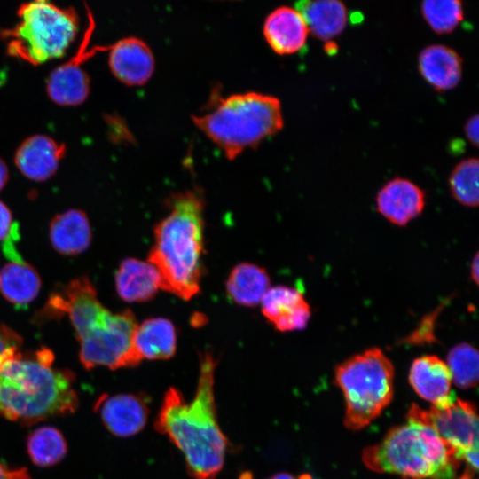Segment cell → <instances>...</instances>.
<instances>
[{
	"label": "cell",
	"mask_w": 479,
	"mask_h": 479,
	"mask_svg": "<svg viewBox=\"0 0 479 479\" xmlns=\"http://www.w3.org/2000/svg\"><path fill=\"white\" fill-rule=\"evenodd\" d=\"M215 368L213 356L203 354L194 398L186 402L179 390L169 388L154 422L155 429L167 435L183 452L188 472L195 479H215L224 466L228 445L216 419Z\"/></svg>",
	"instance_id": "cell-1"
},
{
	"label": "cell",
	"mask_w": 479,
	"mask_h": 479,
	"mask_svg": "<svg viewBox=\"0 0 479 479\" xmlns=\"http://www.w3.org/2000/svg\"><path fill=\"white\" fill-rule=\"evenodd\" d=\"M53 353L43 348L8 353L0 363V415L24 425L74 412L78 397L75 374L53 366Z\"/></svg>",
	"instance_id": "cell-2"
},
{
	"label": "cell",
	"mask_w": 479,
	"mask_h": 479,
	"mask_svg": "<svg viewBox=\"0 0 479 479\" xmlns=\"http://www.w3.org/2000/svg\"><path fill=\"white\" fill-rule=\"evenodd\" d=\"M169 213L154 228L148 262L161 278V288L184 300L200 290L204 250V199L196 189L169 198Z\"/></svg>",
	"instance_id": "cell-3"
},
{
	"label": "cell",
	"mask_w": 479,
	"mask_h": 479,
	"mask_svg": "<svg viewBox=\"0 0 479 479\" xmlns=\"http://www.w3.org/2000/svg\"><path fill=\"white\" fill-rule=\"evenodd\" d=\"M192 122L229 160L276 134L284 124L279 99L257 92L224 98L214 92L207 110L192 116Z\"/></svg>",
	"instance_id": "cell-4"
},
{
	"label": "cell",
	"mask_w": 479,
	"mask_h": 479,
	"mask_svg": "<svg viewBox=\"0 0 479 479\" xmlns=\"http://www.w3.org/2000/svg\"><path fill=\"white\" fill-rule=\"evenodd\" d=\"M362 458L374 472L411 479H452L461 463L434 429L410 420L390 429L379 444L365 448Z\"/></svg>",
	"instance_id": "cell-5"
},
{
	"label": "cell",
	"mask_w": 479,
	"mask_h": 479,
	"mask_svg": "<svg viewBox=\"0 0 479 479\" xmlns=\"http://www.w3.org/2000/svg\"><path fill=\"white\" fill-rule=\"evenodd\" d=\"M18 21L0 29L9 55L33 65L62 56L79 31V17L73 7H60L46 0L23 3Z\"/></svg>",
	"instance_id": "cell-6"
},
{
	"label": "cell",
	"mask_w": 479,
	"mask_h": 479,
	"mask_svg": "<svg viewBox=\"0 0 479 479\" xmlns=\"http://www.w3.org/2000/svg\"><path fill=\"white\" fill-rule=\"evenodd\" d=\"M394 368L378 348L369 349L340 364L335 379L344 394V424L357 430L377 418L393 397Z\"/></svg>",
	"instance_id": "cell-7"
},
{
	"label": "cell",
	"mask_w": 479,
	"mask_h": 479,
	"mask_svg": "<svg viewBox=\"0 0 479 479\" xmlns=\"http://www.w3.org/2000/svg\"><path fill=\"white\" fill-rule=\"evenodd\" d=\"M137 324L131 310L111 311L90 332L78 340L80 360L86 369L104 365L110 369L137 365L133 335Z\"/></svg>",
	"instance_id": "cell-8"
},
{
	"label": "cell",
	"mask_w": 479,
	"mask_h": 479,
	"mask_svg": "<svg viewBox=\"0 0 479 479\" xmlns=\"http://www.w3.org/2000/svg\"><path fill=\"white\" fill-rule=\"evenodd\" d=\"M408 420L434 429L460 462L466 452L478 449V417L475 406L467 401L456 398L446 408L431 406L428 411L412 404L408 412Z\"/></svg>",
	"instance_id": "cell-9"
},
{
	"label": "cell",
	"mask_w": 479,
	"mask_h": 479,
	"mask_svg": "<svg viewBox=\"0 0 479 479\" xmlns=\"http://www.w3.org/2000/svg\"><path fill=\"white\" fill-rule=\"evenodd\" d=\"M85 8L87 27L76 52L67 61L55 67L46 79V91L49 98L60 106H77L88 98L90 79L82 65L98 51L108 49V45L89 47L95 20L88 5Z\"/></svg>",
	"instance_id": "cell-10"
},
{
	"label": "cell",
	"mask_w": 479,
	"mask_h": 479,
	"mask_svg": "<svg viewBox=\"0 0 479 479\" xmlns=\"http://www.w3.org/2000/svg\"><path fill=\"white\" fill-rule=\"evenodd\" d=\"M98 300L97 292L87 277H79L52 292L43 310L50 318L67 314L80 340L94 329L108 314Z\"/></svg>",
	"instance_id": "cell-11"
},
{
	"label": "cell",
	"mask_w": 479,
	"mask_h": 479,
	"mask_svg": "<svg viewBox=\"0 0 479 479\" xmlns=\"http://www.w3.org/2000/svg\"><path fill=\"white\" fill-rule=\"evenodd\" d=\"M95 411L107 430L120 437L140 432L148 417L145 400L133 394H104L96 401Z\"/></svg>",
	"instance_id": "cell-12"
},
{
	"label": "cell",
	"mask_w": 479,
	"mask_h": 479,
	"mask_svg": "<svg viewBox=\"0 0 479 479\" xmlns=\"http://www.w3.org/2000/svg\"><path fill=\"white\" fill-rule=\"evenodd\" d=\"M108 64L114 75L127 85H143L154 70V58L141 39L129 36L109 44Z\"/></svg>",
	"instance_id": "cell-13"
},
{
	"label": "cell",
	"mask_w": 479,
	"mask_h": 479,
	"mask_svg": "<svg viewBox=\"0 0 479 479\" xmlns=\"http://www.w3.org/2000/svg\"><path fill=\"white\" fill-rule=\"evenodd\" d=\"M66 145L45 134L27 137L18 146L14 163L27 178L44 181L58 170Z\"/></svg>",
	"instance_id": "cell-14"
},
{
	"label": "cell",
	"mask_w": 479,
	"mask_h": 479,
	"mask_svg": "<svg viewBox=\"0 0 479 479\" xmlns=\"http://www.w3.org/2000/svg\"><path fill=\"white\" fill-rule=\"evenodd\" d=\"M262 312L279 331L305 328L310 318V307L303 294L287 286L270 287L261 301Z\"/></svg>",
	"instance_id": "cell-15"
},
{
	"label": "cell",
	"mask_w": 479,
	"mask_h": 479,
	"mask_svg": "<svg viewBox=\"0 0 479 479\" xmlns=\"http://www.w3.org/2000/svg\"><path fill=\"white\" fill-rule=\"evenodd\" d=\"M409 381L416 393L430 402L432 407L444 409L456 400L449 368L436 356L416 358L410 368Z\"/></svg>",
	"instance_id": "cell-16"
},
{
	"label": "cell",
	"mask_w": 479,
	"mask_h": 479,
	"mask_svg": "<svg viewBox=\"0 0 479 479\" xmlns=\"http://www.w3.org/2000/svg\"><path fill=\"white\" fill-rule=\"evenodd\" d=\"M425 203V192L412 181L402 177L386 183L376 197L378 211L398 226H404L420 216Z\"/></svg>",
	"instance_id": "cell-17"
},
{
	"label": "cell",
	"mask_w": 479,
	"mask_h": 479,
	"mask_svg": "<svg viewBox=\"0 0 479 479\" xmlns=\"http://www.w3.org/2000/svg\"><path fill=\"white\" fill-rule=\"evenodd\" d=\"M263 32L270 47L279 55L300 51L305 45L309 29L301 13L289 6L273 10L265 19Z\"/></svg>",
	"instance_id": "cell-18"
},
{
	"label": "cell",
	"mask_w": 479,
	"mask_h": 479,
	"mask_svg": "<svg viewBox=\"0 0 479 479\" xmlns=\"http://www.w3.org/2000/svg\"><path fill=\"white\" fill-rule=\"evenodd\" d=\"M422 77L435 90L446 91L456 87L462 76V59L453 49L443 44L424 48L418 59Z\"/></svg>",
	"instance_id": "cell-19"
},
{
	"label": "cell",
	"mask_w": 479,
	"mask_h": 479,
	"mask_svg": "<svg viewBox=\"0 0 479 479\" xmlns=\"http://www.w3.org/2000/svg\"><path fill=\"white\" fill-rule=\"evenodd\" d=\"M115 287L120 298L129 302H142L154 297L161 288V278L153 264L135 258H126L115 274Z\"/></svg>",
	"instance_id": "cell-20"
},
{
	"label": "cell",
	"mask_w": 479,
	"mask_h": 479,
	"mask_svg": "<svg viewBox=\"0 0 479 479\" xmlns=\"http://www.w3.org/2000/svg\"><path fill=\"white\" fill-rule=\"evenodd\" d=\"M133 347L142 361L168 359L177 349V331L174 324L164 318H152L137 325L133 335Z\"/></svg>",
	"instance_id": "cell-21"
},
{
	"label": "cell",
	"mask_w": 479,
	"mask_h": 479,
	"mask_svg": "<svg viewBox=\"0 0 479 479\" xmlns=\"http://www.w3.org/2000/svg\"><path fill=\"white\" fill-rule=\"evenodd\" d=\"M49 237L53 248L64 255L85 251L91 241V230L86 214L69 209L57 215L50 224Z\"/></svg>",
	"instance_id": "cell-22"
},
{
	"label": "cell",
	"mask_w": 479,
	"mask_h": 479,
	"mask_svg": "<svg viewBox=\"0 0 479 479\" xmlns=\"http://www.w3.org/2000/svg\"><path fill=\"white\" fill-rule=\"evenodd\" d=\"M302 16L309 32L320 40L329 41L345 28L348 11L336 0L300 1L294 7Z\"/></svg>",
	"instance_id": "cell-23"
},
{
	"label": "cell",
	"mask_w": 479,
	"mask_h": 479,
	"mask_svg": "<svg viewBox=\"0 0 479 479\" xmlns=\"http://www.w3.org/2000/svg\"><path fill=\"white\" fill-rule=\"evenodd\" d=\"M229 298L235 303L253 307L259 303L270 288L267 271L250 263L237 264L231 271L225 284Z\"/></svg>",
	"instance_id": "cell-24"
},
{
	"label": "cell",
	"mask_w": 479,
	"mask_h": 479,
	"mask_svg": "<svg viewBox=\"0 0 479 479\" xmlns=\"http://www.w3.org/2000/svg\"><path fill=\"white\" fill-rule=\"evenodd\" d=\"M41 288L37 271L24 260L10 262L0 271V291L17 309H25Z\"/></svg>",
	"instance_id": "cell-25"
},
{
	"label": "cell",
	"mask_w": 479,
	"mask_h": 479,
	"mask_svg": "<svg viewBox=\"0 0 479 479\" xmlns=\"http://www.w3.org/2000/svg\"><path fill=\"white\" fill-rule=\"evenodd\" d=\"M27 452L34 464L48 467L64 459L67 452V444L59 429L43 426L35 428L28 435Z\"/></svg>",
	"instance_id": "cell-26"
},
{
	"label": "cell",
	"mask_w": 479,
	"mask_h": 479,
	"mask_svg": "<svg viewBox=\"0 0 479 479\" xmlns=\"http://www.w3.org/2000/svg\"><path fill=\"white\" fill-rule=\"evenodd\" d=\"M478 171L477 158H467L460 161L450 175L449 185L452 195L463 206L469 208L478 206Z\"/></svg>",
	"instance_id": "cell-27"
},
{
	"label": "cell",
	"mask_w": 479,
	"mask_h": 479,
	"mask_svg": "<svg viewBox=\"0 0 479 479\" xmlns=\"http://www.w3.org/2000/svg\"><path fill=\"white\" fill-rule=\"evenodd\" d=\"M446 365L456 386L465 389L476 386L479 355L475 347L467 342L457 344L449 351Z\"/></svg>",
	"instance_id": "cell-28"
},
{
	"label": "cell",
	"mask_w": 479,
	"mask_h": 479,
	"mask_svg": "<svg viewBox=\"0 0 479 479\" xmlns=\"http://www.w3.org/2000/svg\"><path fill=\"white\" fill-rule=\"evenodd\" d=\"M420 9L430 28L440 35L452 32L464 16L463 6L459 0H427L421 3Z\"/></svg>",
	"instance_id": "cell-29"
},
{
	"label": "cell",
	"mask_w": 479,
	"mask_h": 479,
	"mask_svg": "<svg viewBox=\"0 0 479 479\" xmlns=\"http://www.w3.org/2000/svg\"><path fill=\"white\" fill-rule=\"evenodd\" d=\"M438 313L436 310L423 318L420 325L405 339V342L412 344H425L435 342L434 328Z\"/></svg>",
	"instance_id": "cell-30"
},
{
	"label": "cell",
	"mask_w": 479,
	"mask_h": 479,
	"mask_svg": "<svg viewBox=\"0 0 479 479\" xmlns=\"http://www.w3.org/2000/svg\"><path fill=\"white\" fill-rule=\"evenodd\" d=\"M22 342L20 336L12 328L0 325V363L10 352L19 350Z\"/></svg>",
	"instance_id": "cell-31"
},
{
	"label": "cell",
	"mask_w": 479,
	"mask_h": 479,
	"mask_svg": "<svg viewBox=\"0 0 479 479\" xmlns=\"http://www.w3.org/2000/svg\"><path fill=\"white\" fill-rule=\"evenodd\" d=\"M17 222H12V215L8 207L0 200V241H4L12 233Z\"/></svg>",
	"instance_id": "cell-32"
},
{
	"label": "cell",
	"mask_w": 479,
	"mask_h": 479,
	"mask_svg": "<svg viewBox=\"0 0 479 479\" xmlns=\"http://www.w3.org/2000/svg\"><path fill=\"white\" fill-rule=\"evenodd\" d=\"M466 468L458 479H473L478 468V449L472 450L463 455Z\"/></svg>",
	"instance_id": "cell-33"
},
{
	"label": "cell",
	"mask_w": 479,
	"mask_h": 479,
	"mask_svg": "<svg viewBox=\"0 0 479 479\" xmlns=\"http://www.w3.org/2000/svg\"><path fill=\"white\" fill-rule=\"evenodd\" d=\"M478 115L471 116L465 124V135L467 140L475 147L478 146Z\"/></svg>",
	"instance_id": "cell-34"
},
{
	"label": "cell",
	"mask_w": 479,
	"mask_h": 479,
	"mask_svg": "<svg viewBox=\"0 0 479 479\" xmlns=\"http://www.w3.org/2000/svg\"><path fill=\"white\" fill-rule=\"evenodd\" d=\"M0 479H31L26 468L9 469L0 462Z\"/></svg>",
	"instance_id": "cell-35"
},
{
	"label": "cell",
	"mask_w": 479,
	"mask_h": 479,
	"mask_svg": "<svg viewBox=\"0 0 479 479\" xmlns=\"http://www.w3.org/2000/svg\"><path fill=\"white\" fill-rule=\"evenodd\" d=\"M9 178V170L5 161L0 157V191L4 188Z\"/></svg>",
	"instance_id": "cell-36"
},
{
	"label": "cell",
	"mask_w": 479,
	"mask_h": 479,
	"mask_svg": "<svg viewBox=\"0 0 479 479\" xmlns=\"http://www.w3.org/2000/svg\"><path fill=\"white\" fill-rule=\"evenodd\" d=\"M479 261H478V254H475L472 263H471V278L474 280L475 284H478V271H479Z\"/></svg>",
	"instance_id": "cell-37"
},
{
	"label": "cell",
	"mask_w": 479,
	"mask_h": 479,
	"mask_svg": "<svg viewBox=\"0 0 479 479\" xmlns=\"http://www.w3.org/2000/svg\"><path fill=\"white\" fill-rule=\"evenodd\" d=\"M268 479H313L310 475H302L299 478H295L287 473H279Z\"/></svg>",
	"instance_id": "cell-38"
},
{
	"label": "cell",
	"mask_w": 479,
	"mask_h": 479,
	"mask_svg": "<svg viewBox=\"0 0 479 479\" xmlns=\"http://www.w3.org/2000/svg\"><path fill=\"white\" fill-rule=\"evenodd\" d=\"M327 43L325 46V50L328 51L329 54H332L333 52H335L337 50V46L333 42H326Z\"/></svg>",
	"instance_id": "cell-39"
}]
</instances>
